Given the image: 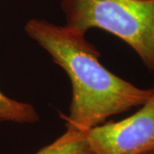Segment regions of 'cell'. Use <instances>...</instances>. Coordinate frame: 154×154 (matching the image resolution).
<instances>
[{
    "instance_id": "1",
    "label": "cell",
    "mask_w": 154,
    "mask_h": 154,
    "mask_svg": "<svg viewBox=\"0 0 154 154\" xmlns=\"http://www.w3.org/2000/svg\"><path fill=\"white\" fill-rule=\"evenodd\" d=\"M25 32L70 80L69 115L63 116L66 128L88 131L112 116L140 107L153 93V88H138L108 70L84 33L38 19L29 20Z\"/></svg>"
},
{
    "instance_id": "2",
    "label": "cell",
    "mask_w": 154,
    "mask_h": 154,
    "mask_svg": "<svg viewBox=\"0 0 154 154\" xmlns=\"http://www.w3.org/2000/svg\"><path fill=\"white\" fill-rule=\"evenodd\" d=\"M65 26L100 28L123 40L154 76V0H60Z\"/></svg>"
},
{
    "instance_id": "3",
    "label": "cell",
    "mask_w": 154,
    "mask_h": 154,
    "mask_svg": "<svg viewBox=\"0 0 154 154\" xmlns=\"http://www.w3.org/2000/svg\"><path fill=\"white\" fill-rule=\"evenodd\" d=\"M94 154H142L154 151L153 93L140 109L121 121H110L86 131Z\"/></svg>"
},
{
    "instance_id": "4",
    "label": "cell",
    "mask_w": 154,
    "mask_h": 154,
    "mask_svg": "<svg viewBox=\"0 0 154 154\" xmlns=\"http://www.w3.org/2000/svg\"><path fill=\"white\" fill-rule=\"evenodd\" d=\"M35 154H94L86 131L66 128V131L52 143Z\"/></svg>"
},
{
    "instance_id": "5",
    "label": "cell",
    "mask_w": 154,
    "mask_h": 154,
    "mask_svg": "<svg viewBox=\"0 0 154 154\" xmlns=\"http://www.w3.org/2000/svg\"><path fill=\"white\" fill-rule=\"evenodd\" d=\"M38 121L39 116L33 105L10 99L0 91V122L33 124Z\"/></svg>"
},
{
    "instance_id": "6",
    "label": "cell",
    "mask_w": 154,
    "mask_h": 154,
    "mask_svg": "<svg viewBox=\"0 0 154 154\" xmlns=\"http://www.w3.org/2000/svg\"><path fill=\"white\" fill-rule=\"evenodd\" d=\"M142 154H154V151H151V152H144Z\"/></svg>"
}]
</instances>
